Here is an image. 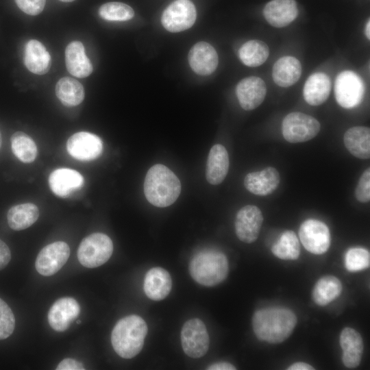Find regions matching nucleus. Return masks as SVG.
Masks as SVG:
<instances>
[{
    "label": "nucleus",
    "mask_w": 370,
    "mask_h": 370,
    "mask_svg": "<svg viewBox=\"0 0 370 370\" xmlns=\"http://www.w3.org/2000/svg\"><path fill=\"white\" fill-rule=\"evenodd\" d=\"M296 324V315L286 308L260 309L252 317L253 330L256 337L272 344L280 343L288 338Z\"/></svg>",
    "instance_id": "nucleus-1"
},
{
    "label": "nucleus",
    "mask_w": 370,
    "mask_h": 370,
    "mask_svg": "<svg viewBox=\"0 0 370 370\" xmlns=\"http://www.w3.org/2000/svg\"><path fill=\"white\" fill-rule=\"evenodd\" d=\"M181 193V183L168 167L156 164L147 171L144 182V193L152 205L164 208L173 204Z\"/></svg>",
    "instance_id": "nucleus-2"
},
{
    "label": "nucleus",
    "mask_w": 370,
    "mask_h": 370,
    "mask_svg": "<svg viewBox=\"0 0 370 370\" xmlns=\"http://www.w3.org/2000/svg\"><path fill=\"white\" fill-rule=\"evenodd\" d=\"M147 331V325L140 316L131 314L121 318L111 333L114 350L123 358H134L143 349Z\"/></svg>",
    "instance_id": "nucleus-3"
},
{
    "label": "nucleus",
    "mask_w": 370,
    "mask_h": 370,
    "mask_svg": "<svg viewBox=\"0 0 370 370\" xmlns=\"http://www.w3.org/2000/svg\"><path fill=\"white\" fill-rule=\"evenodd\" d=\"M188 268L192 278L205 286L221 283L229 272L226 256L215 249H204L196 254L190 261Z\"/></svg>",
    "instance_id": "nucleus-4"
},
{
    "label": "nucleus",
    "mask_w": 370,
    "mask_h": 370,
    "mask_svg": "<svg viewBox=\"0 0 370 370\" xmlns=\"http://www.w3.org/2000/svg\"><path fill=\"white\" fill-rule=\"evenodd\" d=\"M113 252V243L105 234L97 232L85 237L77 249L79 263L86 268L98 267L106 263Z\"/></svg>",
    "instance_id": "nucleus-5"
},
{
    "label": "nucleus",
    "mask_w": 370,
    "mask_h": 370,
    "mask_svg": "<svg viewBox=\"0 0 370 370\" xmlns=\"http://www.w3.org/2000/svg\"><path fill=\"white\" fill-rule=\"evenodd\" d=\"M321 125L313 116L300 112L288 114L282 124V132L289 143H303L314 138L319 132Z\"/></svg>",
    "instance_id": "nucleus-6"
},
{
    "label": "nucleus",
    "mask_w": 370,
    "mask_h": 370,
    "mask_svg": "<svg viewBox=\"0 0 370 370\" xmlns=\"http://www.w3.org/2000/svg\"><path fill=\"white\" fill-rule=\"evenodd\" d=\"M180 338L182 349L188 356L199 358L207 353L209 335L204 323L199 319L186 321L182 328Z\"/></svg>",
    "instance_id": "nucleus-7"
},
{
    "label": "nucleus",
    "mask_w": 370,
    "mask_h": 370,
    "mask_svg": "<svg viewBox=\"0 0 370 370\" xmlns=\"http://www.w3.org/2000/svg\"><path fill=\"white\" fill-rule=\"evenodd\" d=\"M365 92L363 82L352 71L340 73L335 80L334 94L337 103L343 108L350 109L362 101Z\"/></svg>",
    "instance_id": "nucleus-8"
},
{
    "label": "nucleus",
    "mask_w": 370,
    "mask_h": 370,
    "mask_svg": "<svg viewBox=\"0 0 370 370\" xmlns=\"http://www.w3.org/2000/svg\"><path fill=\"white\" fill-rule=\"evenodd\" d=\"M196 17V8L190 0H176L164 10L161 22L167 31L175 33L191 27Z\"/></svg>",
    "instance_id": "nucleus-9"
},
{
    "label": "nucleus",
    "mask_w": 370,
    "mask_h": 370,
    "mask_svg": "<svg viewBox=\"0 0 370 370\" xmlns=\"http://www.w3.org/2000/svg\"><path fill=\"white\" fill-rule=\"evenodd\" d=\"M299 236L303 246L312 254H324L330 247V230L321 221L312 219L306 220L300 225Z\"/></svg>",
    "instance_id": "nucleus-10"
},
{
    "label": "nucleus",
    "mask_w": 370,
    "mask_h": 370,
    "mask_svg": "<svg viewBox=\"0 0 370 370\" xmlns=\"http://www.w3.org/2000/svg\"><path fill=\"white\" fill-rule=\"evenodd\" d=\"M69 256L70 248L65 242L49 244L38 253L35 261L36 269L42 275H53L65 264Z\"/></svg>",
    "instance_id": "nucleus-11"
},
{
    "label": "nucleus",
    "mask_w": 370,
    "mask_h": 370,
    "mask_svg": "<svg viewBox=\"0 0 370 370\" xmlns=\"http://www.w3.org/2000/svg\"><path fill=\"white\" fill-rule=\"evenodd\" d=\"M263 223V216L260 208L247 205L241 208L236 214L234 227L238 239L251 243L258 238Z\"/></svg>",
    "instance_id": "nucleus-12"
},
{
    "label": "nucleus",
    "mask_w": 370,
    "mask_h": 370,
    "mask_svg": "<svg viewBox=\"0 0 370 370\" xmlns=\"http://www.w3.org/2000/svg\"><path fill=\"white\" fill-rule=\"evenodd\" d=\"M66 149L73 158L82 161H90L101 155L103 143L101 139L94 134L79 132L68 139Z\"/></svg>",
    "instance_id": "nucleus-13"
},
{
    "label": "nucleus",
    "mask_w": 370,
    "mask_h": 370,
    "mask_svg": "<svg viewBox=\"0 0 370 370\" xmlns=\"http://www.w3.org/2000/svg\"><path fill=\"white\" fill-rule=\"evenodd\" d=\"M80 314V306L73 297H64L56 301L50 308L47 319L55 331H66Z\"/></svg>",
    "instance_id": "nucleus-14"
},
{
    "label": "nucleus",
    "mask_w": 370,
    "mask_h": 370,
    "mask_svg": "<svg viewBox=\"0 0 370 370\" xmlns=\"http://www.w3.org/2000/svg\"><path fill=\"white\" fill-rule=\"evenodd\" d=\"M236 94L241 108L251 110L263 102L267 94V86L262 78L250 76L238 83Z\"/></svg>",
    "instance_id": "nucleus-15"
},
{
    "label": "nucleus",
    "mask_w": 370,
    "mask_h": 370,
    "mask_svg": "<svg viewBox=\"0 0 370 370\" xmlns=\"http://www.w3.org/2000/svg\"><path fill=\"white\" fill-rule=\"evenodd\" d=\"M189 65L192 70L201 75H208L217 69L218 55L214 48L204 41L193 45L188 53Z\"/></svg>",
    "instance_id": "nucleus-16"
},
{
    "label": "nucleus",
    "mask_w": 370,
    "mask_h": 370,
    "mask_svg": "<svg viewBox=\"0 0 370 370\" xmlns=\"http://www.w3.org/2000/svg\"><path fill=\"white\" fill-rule=\"evenodd\" d=\"M298 9L295 0H271L263 9L266 21L275 27H284L297 16Z\"/></svg>",
    "instance_id": "nucleus-17"
},
{
    "label": "nucleus",
    "mask_w": 370,
    "mask_h": 370,
    "mask_svg": "<svg viewBox=\"0 0 370 370\" xmlns=\"http://www.w3.org/2000/svg\"><path fill=\"white\" fill-rule=\"evenodd\" d=\"M280 177L273 167H267L262 171L251 172L246 175L244 185L250 193L260 196L272 193L278 186Z\"/></svg>",
    "instance_id": "nucleus-18"
},
{
    "label": "nucleus",
    "mask_w": 370,
    "mask_h": 370,
    "mask_svg": "<svg viewBox=\"0 0 370 370\" xmlns=\"http://www.w3.org/2000/svg\"><path fill=\"white\" fill-rule=\"evenodd\" d=\"M339 343L344 365L347 368L357 367L360 363L364 347L360 333L354 328H345L341 332Z\"/></svg>",
    "instance_id": "nucleus-19"
},
{
    "label": "nucleus",
    "mask_w": 370,
    "mask_h": 370,
    "mask_svg": "<svg viewBox=\"0 0 370 370\" xmlns=\"http://www.w3.org/2000/svg\"><path fill=\"white\" fill-rule=\"evenodd\" d=\"M51 191L57 196L66 197L84 184L83 176L77 171L60 168L54 170L49 177Z\"/></svg>",
    "instance_id": "nucleus-20"
},
{
    "label": "nucleus",
    "mask_w": 370,
    "mask_h": 370,
    "mask_svg": "<svg viewBox=\"0 0 370 370\" xmlns=\"http://www.w3.org/2000/svg\"><path fill=\"white\" fill-rule=\"evenodd\" d=\"M171 288L172 279L166 269L153 267L146 273L143 288L147 297L151 300L164 299L170 293Z\"/></svg>",
    "instance_id": "nucleus-21"
},
{
    "label": "nucleus",
    "mask_w": 370,
    "mask_h": 370,
    "mask_svg": "<svg viewBox=\"0 0 370 370\" xmlns=\"http://www.w3.org/2000/svg\"><path fill=\"white\" fill-rule=\"evenodd\" d=\"M229 166V156L225 147L220 144L212 146L206 163L207 181L212 185L221 183L227 174Z\"/></svg>",
    "instance_id": "nucleus-22"
},
{
    "label": "nucleus",
    "mask_w": 370,
    "mask_h": 370,
    "mask_svg": "<svg viewBox=\"0 0 370 370\" xmlns=\"http://www.w3.org/2000/svg\"><path fill=\"white\" fill-rule=\"evenodd\" d=\"M23 61L27 69L37 75L47 73L51 66L50 54L45 47L37 40H30L27 42Z\"/></svg>",
    "instance_id": "nucleus-23"
},
{
    "label": "nucleus",
    "mask_w": 370,
    "mask_h": 370,
    "mask_svg": "<svg viewBox=\"0 0 370 370\" xmlns=\"http://www.w3.org/2000/svg\"><path fill=\"white\" fill-rule=\"evenodd\" d=\"M65 62L67 71L79 78L89 76L92 72V64L86 56L83 44L73 41L65 49Z\"/></svg>",
    "instance_id": "nucleus-24"
},
{
    "label": "nucleus",
    "mask_w": 370,
    "mask_h": 370,
    "mask_svg": "<svg viewBox=\"0 0 370 370\" xmlns=\"http://www.w3.org/2000/svg\"><path fill=\"white\" fill-rule=\"evenodd\" d=\"M331 90L329 76L319 72L309 76L305 82L303 95L310 105L317 106L323 103L328 98Z\"/></svg>",
    "instance_id": "nucleus-25"
},
{
    "label": "nucleus",
    "mask_w": 370,
    "mask_h": 370,
    "mask_svg": "<svg viewBox=\"0 0 370 370\" xmlns=\"http://www.w3.org/2000/svg\"><path fill=\"white\" fill-rule=\"evenodd\" d=\"M301 72V65L299 60L293 56H284L274 64L272 77L277 85L289 87L299 80Z\"/></svg>",
    "instance_id": "nucleus-26"
},
{
    "label": "nucleus",
    "mask_w": 370,
    "mask_h": 370,
    "mask_svg": "<svg viewBox=\"0 0 370 370\" xmlns=\"http://www.w3.org/2000/svg\"><path fill=\"white\" fill-rule=\"evenodd\" d=\"M347 149L355 157L368 159L370 157V130L365 126H356L346 131L343 137Z\"/></svg>",
    "instance_id": "nucleus-27"
},
{
    "label": "nucleus",
    "mask_w": 370,
    "mask_h": 370,
    "mask_svg": "<svg viewBox=\"0 0 370 370\" xmlns=\"http://www.w3.org/2000/svg\"><path fill=\"white\" fill-rule=\"evenodd\" d=\"M38 217L39 210L32 203L14 206L10 208L7 214L8 225L16 231L30 227L37 221Z\"/></svg>",
    "instance_id": "nucleus-28"
},
{
    "label": "nucleus",
    "mask_w": 370,
    "mask_h": 370,
    "mask_svg": "<svg viewBox=\"0 0 370 370\" xmlns=\"http://www.w3.org/2000/svg\"><path fill=\"white\" fill-rule=\"evenodd\" d=\"M341 291L342 284L340 280L333 275H326L316 282L312 298L316 304L323 306L339 297Z\"/></svg>",
    "instance_id": "nucleus-29"
},
{
    "label": "nucleus",
    "mask_w": 370,
    "mask_h": 370,
    "mask_svg": "<svg viewBox=\"0 0 370 370\" xmlns=\"http://www.w3.org/2000/svg\"><path fill=\"white\" fill-rule=\"evenodd\" d=\"M56 94L62 103L69 107L80 104L85 96L82 84L69 77L59 79L56 86Z\"/></svg>",
    "instance_id": "nucleus-30"
},
{
    "label": "nucleus",
    "mask_w": 370,
    "mask_h": 370,
    "mask_svg": "<svg viewBox=\"0 0 370 370\" xmlns=\"http://www.w3.org/2000/svg\"><path fill=\"white\" fill-rule=\"evenodd\" d=\"M239 58L247 66L256 67L262 64L269 56L268 45L259 40L245 42L239 49Z\"/></svg>",
    "instance_id": "nucleus-31"
},
{
    "label": "nucleus",
    "mask_w": 370,
    "mask_h": 370,
    "mask_svg": "<svg viewBox=\"0 0 370 370\" xmlns=\"http://www.w3.org/2000/svg\"><path fill=\"white\" fill-rule=\"evenodd\" d=\"M272 253L282 260H296L300 254L299 240L293 231L286 230L282 233L271 248Z\"/></svg>",
    "instance_id": "nucleus-32"
},
{
    "label": "nucleus",
    "mask_w": 370,
    "mask_h": 370,
    "mask_svg": "<svg viewBox=\"0 0 370 370\" xmlns=\"http://www.w3.org/2000/svg\"><path fill=\"white\" fill-rule=\"evenodd\" d=\"M10 140L14 155L22 162L31 163L36 159V145L29 136L23 132H16L12 134Z\"/></svg>",
    "instance_id": "nucleus-33"
},
{
    "label": "nucleus",
    "mask_w": 370,
    "mask_h": 370,
    "mask_svg": "<svg viewBox=\"0 0 370 370\" xmlns=\"http://www.w3.org/2000/svg\"><path fill=\"white\" fill-rule=\"evenodd\" d=\"M99 16L110 21H125L134 16L133 9L121 2H108L103 4L99 9Z\"/></svg>",
    "instance_id": "nucleus-34"
},
{
    "label": "nucleus",
    "mask_w": 370,
    "mask_h": 370,
    "mask_svg": "<svg viewBox=\"0 0 370 370\" xmlns=\"http://www.w3.org/2000/svg\"><path fill=\"white\" fill-rule=\"evenodd\" d=\"M370 264L368 250L361 247L349 249L345 256V267L349 271L356 272L367 269Z\"/></svg>",
    "instance_id": "nucleus-35"
},
{
    "label": "nucleus",
    "mask_w": 370,
    "mask_h": 370,
    "mask_svg": "<svg viewBox=\"0 0 370 370\" xmlns=\"http://www.w3.org/2000/svg\"><path fill=\"white\" fill-rule=\"evenodd\" d=\"M15 318L10 306L0 298V340L8 338L14 332Z\"/></svg>",
    "instance_id": "nucleus-36"
},
{
    "label": "nucleus",
    "mask_w": 370,
    "mask_h": 370,
    "mask_svg": "<svg viewBox=\"0 0 370 370\" xmlns=\"http://www.w3.org/2000/svg\"><path fill=\"white\" fill-rule=\"evenodd\" d=\"M356 197L360 202L367 203L370 200V169L368 168L360 176L356 188Z\"/></svg>",
    "instance_id": "nucleus-37"
},
{
    "label": "nucleus",
    "mask_w": 370,
    "mask_h": 370,
    "mask_svg": "<svg viewBox=\"0 0 370 370\" xmlns=\"http://www.w3.org/2000/svg\"><path fill=\"white\" fill-rule=\"evenodd\" d=\"M15 2L23 12L35 16L43 10L46 0H15Z\"/></svg>",
    "instance_id": "nucleus-38"
},
{
    "label": "nucleus",
    "mask_w": 370,
    "mask_h": 370,
    "mask_svg": "<svg viewBox=\"0 0 370 370\" xmlns=\"http://www.w3.org/2000/svg\"><path fill=\"white\" fill-rule=\"evenodd\" d=\"M57 370H84V365L73 358H67L62 360L57 366Z\"/></svg>",
    "instance_id": "nucleus-39"
},
{
    "label": "nucleus",
    "mask_w": 370,
    "mask_h": 370,
    "mask_svg": "<svg viewBox=\"0 0 370 370\" xmlns=\"http://www.w3.org/2000/svg\"><path fill=\"white\" fill-rule=\"evenodd\" d=\"M10 260V250L8 246L0 239V271L8 264Z\"/></svg>",
    "instance_id": "nucleus-40"
},
{
    "label": "nucleus",
    "mask_w": 370,
    "mask_h": 370,
    "mask_svg": "<svg viewBox=\"0 0 370 370\" xmlns=\"http://www.w3.org/2000/svg\"><path fill=\"white\" fill-rule=\"evenodd\" d=\"M208 370H234L236 367L227 362H219L208 367Z\"/></svg>",
    "instance_id": "nucleus-41"
},
{
    "label": "nucleus",
    "mask_w": 370,
    "mask_h": 370,
    "mask_svg": "<svg viewBox=\"0 0 370 370\" xmlns=\"http://www.w3.org/2000/svg\"><path fill=\"white\" fill-rule=\"evenodd\" d=\"M288 370H312L314 369L310 365L304 362H298L291 365L288 368Z\"/></svg>",
    "instance_id": "nucleus-42"
},
{
    "label": "nucleus",
    "mask_w": 370,
    "mask_h": 370,
    "mask_svg": "<svg viewBox=\"0 0 370 370\" xmlns=\"http://www.w3.org/2000/svg\"><path fill=\"white\" fill-rule=\"evenodd\" d=\"M369 29H370V21L368 20L367 24H366V27H365V34H366V36L367 38L369 40L370 39V31H369Z\"/></svg>",
    "instance_id": "nucleus-43"
},
{
    "label": "nucleus",
    "mask_w": 370,
    "mask_h": 370,
    "mask_svg": "<svg viewBox=\"0 0 370 370\" xmlns=\"http://www.w3.org/2000/svg\"><path fill=\"white\" fill-rule=\"evenodd\" d=\"M60 1H63V2H71V1H73L75 0H60Z\"/></svg>",
    "instance_id": "nucleus-44"
},
{
    "label": "nucleus",
    "mask_w": 370,
    "mask_h": 370,
    "mask_svg": "<svg viewBox=\"0 0 370 370\" xmlns=\"http://www.w3.org/2000/svg\"><path fill=\"white\" fill-rule=\"evenodd\" d=\"M1 134H0V147H1Z\"/></svg>",
    "instance_id": "nucleus-45"
}]
</instances>
